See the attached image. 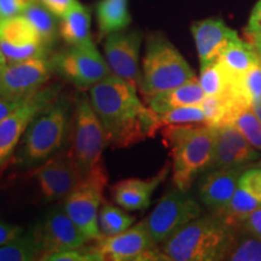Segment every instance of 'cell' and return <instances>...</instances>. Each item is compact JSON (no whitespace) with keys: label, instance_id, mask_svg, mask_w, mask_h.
Segmentation results:
<instances>
[{"label":"cell","instance_id":"obj_1","mask_svg":"<svg viewBox=\"0 0 261 261\" xmlns=\"http://www.w3.org/2000/svg\"><path fill=\"white\" fill-rule=\"evenodd\" d=\"M94 112L106 128L108 142L126 148L142 142L162 128L159 114L140 100L138 89L110 74L89 90Z\"/></svg>","mask_w":261,"mask_h":261},{"label":"cell","instance_id":"obj_2","mask_svg":"<svg viewBox=\"0 0 261 261\" xmlns=\"http://www.w3.org/2000/svg\"><path fill=\"white\" fill-rule=\"evenodd\" d=\"M163 126L162 136L171 150L173 184L189 191L197 175L211 167L217 128L205 123Z\"/></svg>","mask_w":261,"mask_h":261},{"label":"cell","instance_id":"obj_3","mask_svg":"<svg viewBox=\"0 0 261 261\" xmlns=\"http://www.w3.org/2000/svg\"><path fill=\"white\" fill-rule=\"evenodd\" d=\"M231 231L215 214L201 215L165 241L161 250L171 261L223 260Z\"/></svg>","mask_w":261,"mask_h":261},{"label":"cell","instance_id":"obj_4","mask_svg":"<svg viewBox=\"0 0 261 261\" xmlns=\"http://www.w3.org/2000/svg\"><path fill=\"white\" fill-rule=\"evenodd\" d=\"M71 107L68 98L58 94L42 109L25 129L16 154V162L25 167L40 165L63 145L70 121Z\"/></svg>","mask_w":261,"mask_h":261},{"label":"cell","instance_id":"obj_5","mask_svg":"<svg viewBox=\"0 0 261 261\" xmlns=\"http://www.w3.org/2000/svg\"><path fill=\"white\" fill-rule=\"evenodd\" d=\"M196 79L192 68L162 33L146 38L139 92L144 99Z\"/></svg>","mask_w":261,"mask_h":261},{"label":"cell","instance_id":"obj_6","mask_svg":"<svg viewBox=\"0 0 261 261\" xmlns=\"http://www.w3.org/2000/svg\"><path fill=\"white\" fill-rule=\"evenodd\" d=\"M109 144L106 128L94 112L90 97L80 92L75 99L74 139L70 152L84 177L102 166V154Z\"/></svg>","mask_w":261,"mask_h":261},{"label":"cell","instance_id":"obj_7","mask_svg":"<svg viewBox=\"0 0 261 261\" xmlns=\"http://www.w3.org/2000/svg\"><path fill=\"white\" fill-rule=\"evenodd\" d=\"M52 71L80 90H90L112 74L106 58L93 41L83 45H68L67 48L50 57Z\"/></svg>","mask_w":261,"mask_h":261},{"label":"cell","instance_id":"obj_8","mask_svg":"<svg viewBox=\"0 0 261 261\" xmlns=\"http://www.w3.org/2000/svg\"><path fill=\"white\" fill-rule=\"evenodd\" d=\"M108 181L104 165L93 169L81 179L64 198L63 208L89 241L102 237L98 226V213L103 201V191Z\"/></svg>","mask_w":261,"mask_h":261},{"label":"cell","instance_id":"obj_9","mask_svg":"<svg viewBox=\"0 0 261 261\" xmlns=\"http://www.w3.org/2000/svg\"><path fill=\"white\" fill-rule=\"evenodd\" d=\"M201 215H203V211L200 203L189 195V191L175 188L163 196L143 221L152 240L160 244Z\"/></svg>","mask_w":261,"mask_h":261},{"label":"cell","instance_id":"obj_10","mask_svg":"<svg viewBox=\"0 0 261 261\" xmlns=\"http://www.w3.org/2000/svg\"><path fill=\"white\" fill-rule=\"evenodd\" d=\"M92 249L102 260L110 261H144L167 260L158 243L150 236L144 221H140L128 230L115 236L98 238Z\"/></svg>","mask_w":261,"mask_h":261},{"label":"cell","instance_id":"obj_11","mask_svg":"<svg viewBox=\"0 0 261 261\" xmlns=\"http://www.w3.org/2000/svg\"><path fill=\"white\" fill-rule=\"evenodd\" d=\"M60 92V85L41 87L15 112L9 114L3 121H0V167L14 155L32 120L48 104L54 102Z\"/></svg>","mask_w":261,"mask_h":261},{"label":"cell","instance_id":"obj_12","mask_svg":"<svg viewBox=\"0 0 261 261\" xmlns=\"http://www.w3.org/2000/svg\"><path fill=\"white\" fill-rule=\"evenodd\" d=\"M31 231L40 249V259L60 250L84 248L89 242L83 231L60 205L48 211L44 219Z\"/></svg>","mask_w":261,"mask_h":261},{"label":"cell","instance_id":"obj_13","mask_svg":"<svg viewBox=\"0 0 261 261\" xmlns=\"http://www.w3.org/2000/svg\"><path fill=\"white\" fill-rule=\"evenodd\" d=\"M52 73L47 56L8 63L0 71V97L25 99L44 87Z\"/></svg>","mask_w":261,"mask_h":261},{"label":"cell","instance_id":"obj_14","mask_svg":"<svg viewBox=\"0 0 261 261\" xmlns=\"http://www.w3.org/2000/svg\"><path fill=\"white\" fill-rule=\"evenodd\" d=\"M143 34L138 29L121 31L108 35L104 55L112 74L128 81L139 91L142 71L139 68Z\"/></svg>","mask_w":261,"mask_h":261},{"label":"cell","instance_id":"obj_15","mask_svg":"<svg viewBox=\"0 0 261 261\" xmlns=\"http://www.w3.org/2000/svg\"><path fill=\"white\" fill-rule=\"evenodd\" d=\"M34 177L46 202L63 200L84 178L71 152L51 156L35 168Z\"/></svg>","mask_w":261,"mask_h":261},{"label":"cell","instance_id":"obj_16","mask_svg":"<svg viewBox=\"0 0 261 261\" xmlns=\"http://www.w3.org/2000/svg\"><path fill=\"white\" fill-rule=\"evenodd\" d=\"M0 48L8 63L47 56L48 52L23 15L0 19Z\"/></svg>","mask_w":261,"mask_h":261},{"label":"cell","instance_id":"obj_17","mask_svg":"<svg viewBox=\"0 0 261 261\" xmlns=\"http://www.w3.org/2000/svg\"><path fill=\"white\" fill-rule=\"evenodd\" d=\"M217 128L214 158L210 169L223 167H243L261 158L260 151L253 148L232 123Z\"/></svg>","mask_w":261,"mask_h":261},{"label":"cell","instance_id":"obj_18","mask_svg":"<svg viewBox=\"0 0 261 261\" xmlns=\"http://www.w3.org/2000/svg\"><path fill=\"white\" fill-rule=\"evenodd\" d=\"M191 33L201 68L217 61L224 48L238 37V33L228 27L224 19L214 17L194 22Z\"/></svg>","mask_w":261,"mask_h":261},{"label":"cell","instance_id":"obj_19","mask_svg":"<svg viewBox=\"0 0 261 261\" xmlns=\"http://www.w3.org/2000/svg\"><path fill=\"white\" fill-rule=\"evenodd\" d=\"M243 167H223L211 171L198 184L200 200L205 207L215 212L223 210L238 188Z\"/></svg>","mask_w":261,"mask_h":261},{"label":"cell","instance_id":"obj_20","mask_svg":"<svg viewBox=\"0 0 261 261\" xmlns=\"http://www.w3.org/2000/svg\"><path fill=\"white\" fill-rule=\"evenodd\" d=\"M169 172L166 165L155 177L149 179H126L112 187L114 200L126 211H143L151 204V196Z\"/></svg>","mask_w":261,"mask_h":261},{"label":"cell","instance_id":"obj_21","mask_svg":"<svg viewBox=\"0 0 261 261\" xmlns=\"http://www.w3.org/2000/svg\"><path fill=\"white\" fill-rule=\"evenodd\" d=\"M204 98L205 93L200 83L197 79H194L172 90L154 94L145 99V102L156 114H162L179 107L198 106Z\"/></svg>","mask_w":261,"mask_h":261},{"label":"cell","instance_id":"obj_22","mask_svg":"<svg viewBox=\"0 0 261 261\" xmlns=\"http://www.w3.org/2000/svg\"><path fill=\"white\" fill-rule=\"evenodd\" d=\"M217 61L226 71L231 81L247 73L261 62L253 45L241 39L240 35L224 48Z\"/></svg>","mask_w":261,"mask_h":261},{"label":"cell","instance_id":"obj_23","mask_svg":"<svg viewBox=\"0 0 261 261\" xmlns=\"http://www.w3.org/2000/svg\"><path fill=\"white\" fill-rule=\"evenodd\" d=\"M96 17L100 38L125 31L132 22L128 0H99L96 5Z\"/></svg>","mask_w":261,"mask_h":261},{"label":"cell","instance_id":"obj_24","mask_svg":"<svg viewBox=\"0 0 261 261\" xmlns=\"http://www.w3.org/2000/svg\"><path fill=\"white\" fill-rule=\"evenodd\" d=\"M60 37L68 45H83L91 39V11L79 2L61 18Z\"/></svg>","mask_w":261,"mask_h":261},{"label":"cell","instance_id":"obj_25","mask_svg":"<svg viewBox=\"0 0 261 261\" xmlns=\"http://www.w3.org/2000/svg\"><path fill=\"white\" fill-rule=\"evenodd\" d=\"M260 205L261 202L256 197H254L250 192H248L246 189L238 184V188L230 202L223 210L215 212L213 214L219 217L230 228H236L241 226L248 215L253 213Z\"/></svg>","mask_w":261,"mask_h":261},{"label":"cell","instance_id":"obj_26","mask_svg":"<svg viewBox=\"0 0 261 261\" xmlns=\"http://www.w3.org/2000/svg\"><path fill=\"white\" fill-rule=\"evenodd\" d=\"M22 15L31 22L41 39V42L50 48L57 41L60 35V23L57 16L54 15L47 8H45L38 0L31 3Z\"/></svg>","mask_w":261,"mask_h":261},{"label":"cell","instance_id":"obj_27","mask_svg":"<svg viewBox=\"0 0 261 261\" xmlns=\"http://www.w3.org/2000/svg\"><path fill=\"white\" fill-rule=\"evenodd\" d=\"M223 260L261 261V240L241 226L232 228Z\"/></svg>","mask_w":261,"mask_h":261},{"label":"cell","instance_id":"obj_28","mask_svg":"<svg viewBox=\"0 0 261 261\" xmlns=\"http://www.w3.org/2000/svg\"><path fill=\"white\" fill-rule=\"evenodd\" d=\"M261 60V58H260ZM231 92L243 106L250 107L261 98V62L247 73L234 79L231 84Z\"/></svg>","mask_w":261,"mask_h":261},{"label":"cell","instance_id":"obj_29","mask_svg":"<svg viewBox=\"0 0 261 261\" xmlns=\"http://www.w3.org/2000/svg\"><path fill=\"white\" fill-rule=\"evenodd\" d=\"M135 220V217L109 203L100 205L98 213V226L102 236H115L121 233L128 230Z\"/></svg>","mask_w":261,"mask_h":261},{"label":"cell","instance_id":"obj_30","mask_svg":"<svg viewBox=\"0 0 261 261\" xmlns=\"http://www.w3.org/2000/svg\"><path fill=\"white\" fill-rule=\"evenodd\" d=\"M39 256L40 249L32 231H28L4 246H0V261H33L40 259Z\"/></svg>","mask_w":261,"mask_h":261},{"label":"cell","instance_id":"obj_31","mask_svg":"<svg viewBox=\"0 0 261 261\" xmlns=\"http://www.w3.org/2000/svg\"><path fill=\"white\" fill-rule=\"evenodd\" d=\"M198 83L205 96H223L230 91L232 81L219 62L215 61L201 68Z\"/></svg>","mask_w":261,"mask_h":261},{"label":"cell","instance_id":"obj_32","mask_svg":"<svg viewBox=\"0 0 261 261\" xmlns=\"http://www.w3.org/2000/svg\"><path fill=\"white\" fill-rule=\"evenodd\" d=\"M231 123L242 133L253 148L261 152V121L254 114L252 108H241Z\"/></svg>","mask_w":261,"mask_h":261},{"label":"cell","instance_id":"obj_33","mask_svg":"<svg viewBox=\"0 0 261 261\" xmlns=\"http://www.w3.org/2000/svg\"><path fill=\"white\" fill-rule=\"evenodd\" d=\"M162 127L167 125H190V123H204L205 115L201 104L198 106H185L171 109L168 112L159 114Z\"/></svg>","mask_w":261,"mask_h":261},{"label":"cell","instance_id":"obj_34","mask_svg":"<svg viewBox=\"0 0 261 261\" xmlns=\"http://www.w3.org/2000/svg\"><path fill=\"white\" fill-rule=\"evenodd\" d=\"M40 260L45 261H102L100 256L94 252L92 248L79 249H65L60 252L47 254L42 256Z\"/></svg>","mask_w":261,"mask_h":261},{"label":"cell","instance_id":"obj_35","mask_svg":"<svg viewBox=\"0 0 261 261\" xmlns=\"http://www.w3.org/2000/svg\"><path fill=\"white\" fill-rule=\"evenodd\" d=\"M238 184L261 202V168H250L249 166L247 171L242 173Z\"/></svg>","mask_w":261,"mask_h":261},{"label":"cell","instance_id":"obj_36","mask_svg":"<svg viewBox=\"0 0 261 261\" xmlns=\"http://www.w3.org/2000/svg\"><path fill=\"white\" fill-rule=\"evenodd\" d=\"M34 0H0V19L22 15Z\"/></svg>","mask_w":261,"mask_h":261},{"label":"cell","instance_id":"obj_37","mask_svg":"<svg viewBox=\"0 0 261 261\" xmlns=\"http://www.w3.org/2000/svg\"><path fill=\"white\" fill-rule=\"evenodd\" d=\"M38 2L50 10L58 18H62L76 4L77 0H38Z\"/></svg>","mask_w":261,"mask_h":261},{"label":"cell","instance_id":"obj_38","mask_svg":"<svg viewBox=\"0 0 261 261\" xmlns=\"http://www.w3.org/2000/svg\"><path fill=\"white\" fill-rule=\"evenodd\" d=\"M23 233V227L0 220V246H4L11 241H15L16 238L22 236Z\"/></svg>","mask_w":261,"mask_h":261},{"label":"cell","instance_id":"obj_39","mask_svg":"<svg viewBox=\"0 0 261 261\" xmlns=\"http://www.w3.org/2000/svg\"><path fill=\"white\" fill-rule=\"evenodd\" d=\"M244 34H246V37L261 34V0H257L255 6L250 12L248 23L244 28Z\"/></svg>","mask_w":261,"mask_h":261},{"label":"cell","instance_id":"obj_40","mask_svg":"<svg viewBox=\"0 0 261 261\" xmlns=\"http://www.w3.org/2000/svg\"><path fill=\"white\" fill-rule=\"evenodd\" d=\"M241 227L261 240V205L256 208L253 213L248 215V218L243 221Z\"/></svg>","mask_w":261,"mask_h":261},{"label":"cell","instance_id":"obj_41","mask_svg":"<svg viewBox=\"0 0 261 261\" xmlns=\"http://www.w3.org/2000/svg\"><path fill=\"white\" fill-rule=\"evenodd\" d=\"M28 98H25V99H8V98L0 97V121H3L9 114L15 112L18 107H21Z\"/></svg>","mask_w":261,"mask_h":261},{"label":"cell","instance_id":"obj_42","mask_svg":"<svg viewBox=\"0 0 261 261\" xmlns=\"http://www.w3.org/2000/svg\"><path fill=\"white\" fill-rule=\"evenodd\" d=\"M248 41L253 45V47L255 48V51L257 52L261 58V34H255V35H250V37H247Z\"/></svg>","mask_w":261,"mask_h":261},{"label":"cell","instance_id":"obj_43","mask_svg":"<svg viewBox=\"0 0 261 261\" xmlns=\"http://www.w3.org/2000/svg\"><path fill=\"white\" fill-rule=\"evenodd\" d=\"M250 108H252L254 114H255V115L259 117V120L261 121V98H260V99L255 100V102H253L252 106H250Z\"/></svg>","mask_w":261,"mask_h":261},{"label":"cell","instance_id":"obj_44","mask_svg":"<svg viewBox=\"0 0 261 261\" xmlns=\"http://www.w3.org/2000/svg\"><path fill=\"white\" fill-rule=\"evenodd\" d=\"M6 64H8V61H6V58L4 56V54H3L2 48H0V71L4 69V68L6 67Z\"/></svg>","mask_w":261,"mask_h":261},{"label":"cell","instance_id":"obj_45","mask_svg":"<svg viewBox=\"0 0 261 261\" xmlns=\"http://www.w3.org/2000/svg\"><path fill=\"white\" fill-rule=\"evenodd\" d=\"M253 167H257V168H261V159L257 160V161L255 162V165L253 166Z\"/></svg>","mask_w":261,"mask_h":261}]
</instances>
